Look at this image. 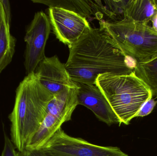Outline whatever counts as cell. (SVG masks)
<instances>
[{
	"instance_id": "5",
	"label": "cell",
	"mask_w": 157,
	"mask_h": 156,
	"mask_svg": "<svg viewBox=\"0 0 157 156\" xmlns=\"http://www.w3.org/2000/svg\"><path fill=\"white\" fill-rule=\"evenodd\" d=\"M78 87L75 82L53 95L47 106L43 122L26 148L40 149L52 136L61 128L64 123L71 119L78 105Z\"/></svg>"
},
{
	"instance_id": "11",
	"label": "cell",
	"mask_w": 157,
	"mask_h": 156,
	"mask_svg": "<svg viewBox=\"0 0 157 156\" xmlns=\"http://www.w3.org/2000/svg\"><path fill=\"white\" fill-rule=\"evenodd\" d=\"M16 40L0 0V74L10 64L15 53Z\"/></svg>"
},
{
	"instance_id": "10",
	"label": "cell",
	"mask_w": 157,
	"mask_h": 156,
	"mask_svg": "<svg viewBox=\"0 0 157 156\" xmlns=\"http://www.w3.org/2000/svg\"><path fill=\"white\" fill-rule=\"evenodd\" d=\"M75 82L78 86V105L90 110L99 120L109 125L120 124V122L109 103L96 85Z\"/></svg>"
},
{
	"instance_id": "4",
	"label": "cell",
	"mask_w": 157,
	"mask_h": 156,
	"mask_svg": "<svg viewBox=\"0 0 157 156\" xmlns=\"http://www.w3.org/2000/svg\"><path fill=\"white\" fill-rule=\"evenodd\" d=\"M100 27L111 37L126 56L137 64L157 56V31L148 24L124 19L101 21Z\"/></svg>"
},
{
	"instance_id": "18",
	"label": "cell",
	"mask_w": 157,
	"mask_h": 156,
	"mask_svg": "<svg viewBox=\"0 0 157 156\" xmlns=\"http://www.w3.org/2000/svg\"><path fill=\"white\" fill-rule=\"evenodd\" d=\"M4 10L5 13L7 17L8 22L10 24L11 21V7H10V2L7 0H1Z\"/></svg>"
},
{
	"instance_id": "19",
	"label": "cell",
	"mask_w": 157,
	"mask_h": 156,
	"mask_svg": "<svg viewBox=\"0 0 157 156\" xmlns=\"http://www.w3.org/2000/svg\"><path fill=\"white\" fill-rule=\"evenodd\" d=\"M151 21L153 22V26L152 27L157 31V13Z\"/></svg>"
},
{
	"instance_id": "12",
	"label": "cell",
	"mask_w": 157,
	"mask_h": 156,
	"mask_svg": "<svg viewBox=\"0 0 157 156\" xmlns=\"http://www.w3.org/2000/svg\"><path fill=\"white\" fill-rule=\"evenodd\" d=\"M157 13V5L155 0L125 1L124 19L148 24Z\"/></svg>"
},
{
	"instance_id": "15",
	"label": "cell",
	"mask_w": 157,
	"mask_h": 156,
	"mask_svg": "<svg viewBox=\"0 0 157 156\" xmlns=\"http://www.w3.org/2000/svg\"><path fill=\"white\" fill-rule=\"evenodd\" d=\"M11 139L6 134H4V146L1 156H18V152Z\"/></svg>"
},
{
	"instance_id": "1",
	"label": "cell",
	"mask_w": 157,
	"mask_h": 156,
	"mask_svg": "<svg viewBox=\"0 0 157 156\" xmlns=\"http://www.w3.org/2000/svg\"><path fill=\"white\" fill-rule=\"evenodd\" d=\"M69 47L70 53L65 65L74 82L95 85L99 75H128L134 71L136 66L129 62L131 58L124 54L101 27H90Z\"/></svg>"
},
{
	"instance_id": "9",
	"label": "cell",
	"mask_w": 157,
	"mask_h": 156,
	"mask_svg": "<svg viewBox=\"0 0 157 156\" xmlns=\"http://www.w3.org/2000/svg\"><path fill=\"white\" fill-rule=\"evenodd\" d=\"M34 73L41 85L53 95L74 83L65 64L61 62L57 56L46 57Z\"/></svg>"
},
{
	"instance_id": "14",
	"label": "cell",
	"mask_w": 157,
	"mask_h": 156,
	"mask_svg": "<svg viewBox=\"0 0 157 156\" xmlns=\"http://www.w3.org/2000/svg\"><path fill=\"white\" fill-rule=\"evenodd\" d=\"M134 72L149 88L152 98L157 99V56L147 62L136 64Z\"/></svg>"
},
{
	"instance_id": "3",
	"label": "cell",
	"mask_w": 157,
	"mask_h": 156,
	"mask_svg": "<svg viewBox=\"0 0 157 156\" xmlns=\"http://www.w3.org/2000/svg\"><path fill=\"white\" fill-rule=\"evenodd\" d=\"M95 85L107 99L120 125H129L144 104L152 98L149 88L134 72L128 75H100Z\"/></svg>"
},
{
	"instance_id": "7",
	"label": "cell",
	"mask_w": 157,
	"mask_h": 156,
	"mask_svg": "<svg viewBox=\"0 0 157 156\" xmlns=\"http://www.w3.org/2000/svg\"><path fill=\"white\" fill-rule=\"evenodd\" d=\"M51 29L48 16L42 11L36 13L25 37L26 45L24 64L27 75L34 73L46 57L45 47Z\"/></svg>"
},
{
	"instance_id": "20",
	"label": "cell",
	"mask_w": 157,
	"mask_h": 156,
	"mask_svg": "<svg viewBox=\"0 0 157 156\" xmlns=\"http://www.w3.org/2000/svg\"><path fill=\"white\" fill-rule=\"evenodd\" d=\"M155 2L156 4L157 5V1H155Z\"/></svg>"
},
{
	"instance_id": "2",
	"label": "cell",
	"mask_w": 157,
	"mask_h": 156,
	"mask_svg": "<svg viewBox=\"0 0 157 156\" xmlns=\"http://www.w3.org/2000/svg\"><path fill=\"white\" fill-rule=\"evenodd\" d=\"M53 97L35 73L27 75L20 82L16 91L13 109L9 116L11 141L18 152L26 148L37 132Z\"/></svg>"
},
{
	"instance_id": "16",
	"label": "cell",
	"mask_w": 157,
	"mask_h": 156,
	"mask_svg": "<svg viewBox=\"0 0 157 156\" xmlns=\"http://www.w3.org/2000/svg\"><path fill=\"white\" fill-rule=\"evenodd\" d=\"M157 103V100L152 98L147 101L142 106L136 117H144L147 116L152 112Z\"/></svg>"
},
{
	"instance_id": "13",
	"label": "cell",
	"mask_w": 157,
	"mask_h": 156,
	"mask_svg": "<svg viewBox=\"0 0 157 156\" xmlns=\"http://www.w3.org/2000/svg\"><path fill=\"white\" fill-rule=\"evenodd\" d=\"M32 2L43 4L51 7H58L69 10L83 17L99 14L96 1L88 0H32Z\"/></svg>"
},
{
	"instance_id": "8",
	"label": "cell",
	"mask_w": 157,
	"mask_h": 156,
	"mask_svg": "<svg viewBox=\"0 0 157 156\" xmlns=\"http://www.w3.org/2000/svg\"><path fill=\"white\" fill-rule=\"evenodd\" d=\"M48 17L56 38L69 46L77 42L90 27L86 18L63 8H49Z\"/></svg>"
},
{
	"instance_id": "17",
	"label": "cell",
	"mask_w": 157,
	"mask_h": 156,
	"mask_svg": "<svg viewBox=\"0 0 157 156\" xmlns=\"http://www.w3.org/2000/svg\"><path fill=\"white\" fill-rule=\"evenodd\" d=\"M18 156H49L41 149L25 148L22 152H18Z\"/></svg>"
},
{
	"instance_id": "6",
	"label": "cell",
	"mask_w": 157,
	"mask_h": 156,
	"mask_svg": "<svg viewBox=\"0 0 157 156\" xmlns=\"http://www.w3.org/2000/svg\"><path fill=\"white\" fill-rule=\"evenodd\" d=\"M49 156H129L115 147H103L70 136L59 129L40 148Z\"/></svg>"
}]
</instances>
